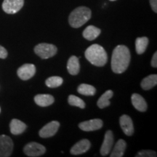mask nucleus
<instances>
[{
  "label": "nucleus",
  "instance_id": "obj_1",
  "mask_svg": "<svg viewBox=\"0 0 157 157\" xmlns=\"http://www.w3.org/2000/svg\"><path fill=\"white\" fill-rule=\"evenodd\" d=\"M130 58L131 56L128 48L124 45H118L113 51L111 69L116 74H122L128 68Z\"/></svg>",
  "mask_w": 157,
  "mask_h": 157
},
{
  "label": "nucleus",
  "instance_id": "obj_2",
  "mask_svg": "<svg viewBox=\"0 0 157 157\" xmlns=\"http://www.w3.org/2000/svg\"><path fill=\"white\" fill-rule=\"evenodd\" d=\"M84 56L90 63L98 67L105 66L108 60L105 50L103 47L97 44L90 46L84 52Z\"/></svg>",
  "mask_w": 157,
  "mask_h": 157
},
{
  "label": "nucleus",
  "instance_id": "obj_3",
  "mask_svg": "<svg viewBox=\"0 0 157 157\" xmlns=\"http://www.w3.org/2000/svg\"><path fill=\"white\" fill-rule=\"evenodd\" d=\"M91 17V10L87 7H78L71 12L68 22L73 28H79Z\"/></svg>",
  "mask_w": 157,
  "mask_h": 157
},
{
  "label": "nucleus",
  "instance_id": "obj_4",
  "mask_svg": "<svg viewBox=\"0 0 157 157\" xmlns=\"http://www.w3.org/2000/svg\"><path fill=\"white\" fill-rule=\"evenodd\" d=\"M58 49L55 45L48 43H41L36 45L34 52L37 56L42 59H48L56 56Z\"/></svg>",
  "mask_w": 157,
  "mask_h": 157
},
{
  "label": "nucleus",
  "instance_id": "obj_5",
  "mask_svg": "<svg viewBox=\"0 0 157 157\" xmlns=\"http://www.w3.org/2000/svg\"><path fill=\"white\" fill-rule=\"evenodd\" d=\"M23 151L26 156L37 157L44 154V153L46 152V148L38 143L31 142L25 145L23 148Z\"/></svg>",
  "mask_w": 157,
  "mask_h": 157
},
{
  "label": "nucleus",
  "instance_id": "obj_6",
  "mask_svg": "<svg viewBox=\"0 0 157 157\" xmlns=\"http://www.w3.org/2000/svg\"><path fill=\"white\" fill-rule=\"evenodd\" d=\"M13 142L9 136L0 135V157L10 156L13 151Z\"/></svg>",
  "mask_w": 157,
  "mask_h": 157
},
{
  "label": "nucleus",
  "instance_id": "obj_7",
  "mask_svg": "<svg viewBox=\"0 0 157 157\" xmlns=\"http://www.w3.org/2000/svg\"><path fill=\"white\" fill-rule=\"evenodd\" d=\"M24 0H4L2 9L7 14H15L22 8Z\"/></svg>",
  "mask_w": 157,
  "mask_h": 157
},
{
  "label": "nucleus",
  "instance_id": "obj_8",
  "mask_svg": "<svg viewBox=\"0 0 157 157\" xmlns=\"http://www.w3.org/2000/svg\"><path fill=\"white\" fill-rule=\"evenodd\" d=\"M59 127H60V123L58 121H50V123L47 124L45 126L43 127L39 130V136L42 138H48V137H52L58 132Z\"/></svg>",
  "mask_w": 157,
  "mask_h": 157
},
{
  "label": "nucleus",
  "instance_id": "obj_9",
  "mask_svg": "<svg viewBox=\"0 0 157 157\" xmlns=\"http://www.w3.org/2000/svg\"><path fill=\"white\" fill-rule=\"evenodd\" d=\"M36 73V67L34 64H24L17 69V74L22 80H29Z\"/></svg>",
  "mask_w": 157,
  "mask_h": 157
},
{
  "label": "nucleus",
  "instance_id": "obj_10",
  "mask_svg": "<svg viewBox=\"0 0 157 157\" xmlns=\"http://www.w3.org/2000/svg\"><path fill=\"white\" fill-rule=\"evenodd\" d=\"M103 124V121L101 119H94L81 122L78 124V127L85 132H90V131H95L102 128Z\"/></svg>",
  "mask_w": 157,
  "mask_h": 157
},
{
  "label": "nucleus",
  "instance_id": "obj_11",
  "mask_svg": "<svg viewBox=\"0 0 157 157\" xmlns=\"http://www.w3.org/2000/svg\"><path fill=\"white\" fill-rule=\"evenodd\" d=\"M113 145V135L111 130H108L105 134L103 143L101 148V154L103 156H107L111 152Z\"/></svg>",
  "mask_w": 157,
  "mask_h": 157
},
{
  "label": "nucleus",
  "instance_id": "obj_12",
  "mask_svg": "<svg viewBox=\"0 0 157 157\" xmlns=\"http://www.w3.org/2000/svg\"><path fill=\"white\" fill-rule=\"evenodd\" d=\"M119 124L124 133L127 136H131L134 133V126L132 119L128 115H122L119 119Z\"/></svg>",
  "mask_w": 157,
  "mask_h": 157
},
{
  "label": "nucleus",
  "instance_id": "obj_13",
  "mask_svg": "<svg viewBox=\"0 0 157 157\" xmlns=\"http://www.w3.org/2000/svg\"><path fill=\"white\" fill-rule=\"evenodd\" d=\"M91 144L90 142L87 139H83L78 141V143H76L74 146L71 148V154L73 155H79L84 154L85 152H87L88 150L90 148Z\"/></svg>",
  "mask_w": 157,
  "mask_h": 157
},
{
  "label": "nucleus",
  "instance_id": "obj_14",
  "mask_svg": "<svg viewBox=\"0 0 157 157\" xmlns=\"http://www.w3.org/2000/svg\"><path fill=\"white\" fill-rule=\"evenodd\" d=\"M34 101L36 105L41 107H47L54 103V97L48 94H39L34 97Z\"/></svg>",
  "mask_w": 157,
  "mask_h": 157
},
{
  "label": "nucleus",
  "instance_id": "obj_15",
  "mask_svg": "<svg viewBox=\"0 0 157 157\" xmlns=\"http://www.w3.org/2000/svg\"><path fill=\"white\" fill-rule=\"evenodd\" d=\"M131 101H132V103L133 106L137 109V111H141V112H144L147 110V103L146 101L142 96L139 94L134 93L132 95L131 98Z\"/></svg>",
  "mask_w": 157,
  "mask_h": 157
},
{
  "label": "nucleus",
  "instance_id": "obj_16",
  "mask_svg": "<svg viewBox=\"0 0 157 157\" xmlns=\"http://www.w3.org/2000/svg\"><path fill=\"white\" fill-rule=\"evenodd\" d=\"M10 129L13 135H17L23 133L26 129V124L17 119H13L10 124Z\"/></svg>",
  "mask_w": 157,
  "mask_h": 157
},
{
  "label": "nucleus",
  "instance_id": "obj_17",
  "mask_svg": "<svg viewBox=\"0 0 157 157\" xmlns=\"http://www.w3.org/2000/svg\"><path fill=\"white\" fill-rule=\"evenodd\" d=\"M80 65L78 58L76 56H71L68 59L67 63V70L68 73L71 75H77L79 72Z\"/></svg>",
  "mask_w": 157,
  "mask_h": 157
},
{
  "label": "nucleus",
  "instance_id": "obj_18",
  "mask_svg": "<svg viewBox=\"0 0 157 157\" xmlns=\"http://www.w3.org/2000/svg\"><path fill=\"white\" fill-rule=\"evenodd\" d=\"M101 29L94 26V25H89L84 29L83 31V36L89 41H93L101 34Z\"/></svg>",
  "mask_w": 157,
  "mask_h": 157
},
{
  "label": "nucleus",
  "instance_id": "obj_19",
  "mask_svg": "<svg viewBox=\"0 0 157 157\" xmlns=\"http://www.w3.org/2000/svg\"><path fill=\"white\" fill-rule=\"evenodd\" d=\"M126 142L122 139H120L117 141L115 144V146L112 150V152L110 154L111 157H121L124 156L125 149H126Z\"/></svg>",
  "mask_w": 157,
  "mask_h": 157
},
{
  "label": "nucleus",
  "instance_id": "obj_20",
  "mask_svg": "<svg viewBox=\"0 0 157 157\" xmlns=\"http://www.w3.org/2000/svg\"><path fill=\"white\" fill-rule=\"evenodd\" d=\"M157 84V75L156 74H151L146 76L141 82L140 86L143 90H148L152 89Z\"/></svg>",
  "mask_w": 157,
  "mask_h": 157
},
{
  "label": "nucleus",
  "instance_id": "obj_21",
  "mask_svg": "<svg viewBox=\"0 0 157 157\" xmlns=\"http://www.w3.org/2000/svg\"><path fill=\"white\" fill-rule=\"evenodd\" d=\"M113 93L112 90H109L105 92L98 101V106L100 109H104V108L109 106V105H110V103H110V99L113 97Z\"/></svg>",
  "mask_w": 157,
  "mask_h": 157
},
{
  "label": "nucleus",
  "instance_id": "obj_22",
  "mask_svg": "<svg viewBox=\"0 0 157 157\" xmlns=\"http://www.w3.org/2000/svg\"><path fill=\"white\" fill-rule=\"evenodd\" d=\"M148 44V39L146 36L138 37L135 40V49L138 55L144 53Z\"/></svg>",
  "mask_w": 157,
  "mask_h": 157
},
{
  "label": "nucleus",
  "instance_id": "obj_23",
  "mask_svg": "<svg viewBox=\"0 0 157 157\" xmlns=\"http://www.w3.org/2000/svg\"><path fill=\"white\" fill-rule=\"evenodd\" d=\"M77 91L81 95L93 96L96 93V89L93 86L87 84H82L78 87Z\"/></svg>",
  "mask_w": 157,
  "mask_h": 157
},
{
  "label": "nucleus",
  "instance_id": "obj_24",
  "mask_svg": "<svg viewBox=\"0 0 157 157\" xmlns=\"http://www.w3.org/2000/svg\"><path fill=\"white\" fill-rule=\"evenodd\" d=\"M63 80L60 76H51V77L47 78V80L45 81V84L48 87L56 88L60 87L63 84Z\"/></svg>",
  "mask_w": 157,
  "mask_h": 157
},
{
  "label": "nucleus",
  "instance_id": "obj_25",
  "mask_svg": "<svg viewBox=\"0 0 157 157\" xmlns=\"http://www.w3.org/2000/svg\"><path fill=\"white\" fill-rule=\"evenodd\" d=\"M68 103L71 105H73V106L78 107L80 109H84L85 108V103H84L83 100H82L81 98L76 95H69V97L68 98Z\"/></svg>",
  "mask_w": 157,
  "mask_h": 157
},
{
  "label": "nucleus",
  "instance_id": "obj_26",
  "mask_svg": "<svg viewBox=\"0 0 157 157\" xmlns=\"http://www.w3.org/2000/svg\"><path fill=\"white\" fill-rule=\"evenodd\" d=\"M136 157H156V153L151 150H143L136 154Z\"/></svg>",
  "mask_w": 157,
  "mask_h": 157
},
{
  "label": "nucleus",
  "instance_id": "obj_27",
  "mask_svg": "<svg viewBox=\"0 0 157 157\" xmlns=\"http://www.w3.org/2000/svg\"><path fill=\"white\" fill-rule=\"evenodd\" d=\"M7 56V51L5 48L0 45V58L5 59Z\"/></svg>",
  "mask_w": 157,
  "mask_h": 157
},
{
  "label": "nucleus",
  "instance_id": "obj_28",
  "mask_svg": "<svg viewBox=\"0 0 157 157\" xmlns=\"http://www.w3.org/2000/svg\"><path fill=\"white\" fill-rule=\"evenodd\" d=\"M151 66L152 67L156 68L157 67V52H155L154 56L152 57L151 60Z\"/></svg>",
  "mask_w": 157,
  "mask_h": 157
},
{
  "label": "nucleus",
  "instance_id": "obj_29",
  "mask_svg": "<svg viewBox=\"0 0 157 157\" xmlns=\"http://www.w3.org/2000/svg\"><path fill=\"white\" fill-rule=\"evenodd\" d=\"M150 4L153 10L157 13V0H150Z\"/></svg>",
  "mask_w": 157,
  "mask_h": 157
},
{
  "label": "nucleus",
  "instance_id": "obj_30",
  "mask_svg": "<svg viewBox=\"0 0 157 157\" xmlns=\"http://www.w3.org/2000/svg\"><path fill=\"white\" fill-rule=\"evenodd\" d=\"M110 1H112L113 2V1H116V0H110Z\"/></svg>",
  "mask_w": 157,
  "mask_h": 157
},
{
  "label": "nucleus",
  "instance_id": "obj_31",
  "mask_svg": "<svg viewBox=\"0 0 157 157\" xmlns=\"http://www.w3.org/2000/svg\"><path fill=\"white\" fill-rule=\"evenodd\" d=\"M0 112H1V109H0Z\"/></svg>",
  "mask_w": 157,
  "mask_h": 157
}]
</instances>
